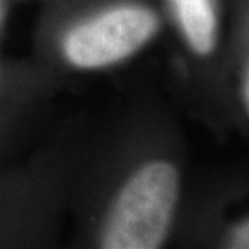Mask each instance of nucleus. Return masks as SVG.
I'll return each mask as SVG.
<instances>
[{"instance_id":"nucleus-2","label":"nucleus","mask_w":249,"mask_h":249,"mask_svg":"<svg viewBox=\"0 0 249 249\" xmlns=\"http://www.w3.org/2000/svg\"><path fill=\"white\" fill-rule=\"evenodd\" d=\"M157 29V17L141 7H120L79 24L63 42L65 55L76 67L110 65L138 51Z\"/></svg>"},{"instance_id":"nucleus-4","label":"nucleus","mask_w":249,"mask_h":249,"mask_svg":"<svg viewBox=\"0 0 249 249\" xmlns=\"http://www.w3.org/2000/svg\"><path fill=\"white\" fill-rule=\"evenodd\" d=\"M248 222H245V225H241L240 228L236 230V235H235V243L238 248H248Z\"/></svg>"},{"instance_id":"nucleus-1","label":"nucleus","mask_w":249,"mask_h":249,"mask_svg":"<svg viewBox=\"0 0 249 249\" xmlns=\"http://www.w3.org/2000/svg\"><path fill=\"white\" fill-rule=\"evenodd\" d=\"M178 172L168 162L146 163L118 194L102 235L107 249H156L165 240L178 201Z\"/></svg>"},{"instance_id":"nucleus-3","label":"nucleus","mask_w":249,"mask_h":249,"mask_svg":"<svg viewBox=\"0 0 249 249\" xmlns=\"http://www.w3.org/2000/svg\"><path fill=\"white\" fill-rule=\"evenodd\" d=\"M188 42L197 53H209L215 46L217 19L212 0H172Z\"/></svg>"}]
</instances>
